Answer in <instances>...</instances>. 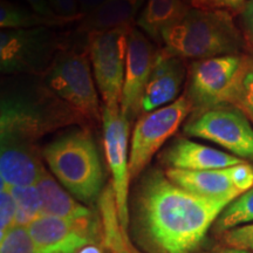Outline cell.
I'll list each match as a JSON object with an SVG mask.
<instances>
[{
  "label": "cell",
  "instance_id": "obj_1",
  "mask_svg": "<svg viewBox=\"0 0 253 253\" xmlns=\"http://www.w3.org/2000/svg\"><path fill=\"white\" fill-rule=\"evenodd\" d=\"M136 204L141 229L154 245L166 253H189L230 203L196 196L153 170L141 183Z\"/></svg>",
  "mask_w": 253,
  "mask_h": 253
},
{
  "label": "cell",
  "instance_id": "obj_2",
  "mask_svg": "<svg viewBox=\"0 0 253 253\" xmlns=\"http://www.w3.org/2000/svg\"><path fill=\"white\" fill-rule=\"evenodd\" d=\"M164 49L183 60L243 54L246 42L225 9L190 8L179 24L162 34Z\"/></svg>",
  "mask_w": 253,
  "mask_h": 253
},
{
  "label": "cell",
  "instance_id": "obj_3",
  "mask_svg": "<svg viewBox=\"0 0 253 253\" xmlns=\"http://www.w3.org/2000/svg\"><path fill=\"white\" fill-rule=\"evenodd\" d=\"M84 122L80 114L49 90L37 97L13 95L1 100L0 141L31 144L61 126Z\"/></svg>",
  "mask_w": 253,
  "mask_h": 253
},
{
  "label": "cell",
  "instance_id": "obj_4",
  "mask_svg": "<svg viewBox=\"0 0 253 253\" xmlns=\"http://www.w3.org/2000/svg\"><path fill=\"white\" fill-rule=\"evenodd\" d=\"M49 169L66 189L82 202L101 195L103 171L96 145L86 129L71 131L43 149Z\"/></svg>",
  "mask_w": 253,
  "mask_h": 253
},
{
  "label": "cell",
  "instance_id": "obj_5",
  "mask_svg": "<svg viewBox=\"0 0 253 253\" xmlns=\"http://www.w3.org/2000/svg\"><path fill=\"white\" fill-rule=\"evenodd\" d=\"M88 52L58 53L46 73L48 90L80 114L84 121L102 120L99 95Z\"/></svg>",
  "mask_w": 253,
  "mask_h": 253
},
{
  "label": "cell",
  "instance_id": "obj_6",
  "mask_svg": "<svg viewBox=\"0 0 253 253\" xmlns=\"http://www.w3.org/2000/svg\"><path fill=\"white\" fill-rule=\"evenodd\" d=\"M246 54L225 55L218 58L196 60L188 67L186 91L192 112L220 106H230L240 73L244 67Z\"/></svg>",
  "mask_w": 253,
  "mask_h": 253
},
{
  "label": "cell",
  "instance_id": "obj_7",
  "mask_svg": "<svg viewBox=\"0 0 253 253\" xmlns=\"http://www.w3.org/2000/svg\"><path fill=\"white\" fill-rule=\"evenodd\" d=\"M134 27L123 26L89 34V59L104 108H120L125 81L128 37Z\"/></svg>",
  "mask_w": 253,
  "mask_h": 253
},
{
  "label": "cell",
  "instance_id": "obj_8",
  "mask_svg": "<svg viewBox=\"0 0 253 253\" xmlns=\"http://www.w3.org/2000/svg\"><path fill=\"white\" fill-rule=\"evenodd\" d=\"M191 112V103L183 95L168 106L142 114L135 123L131 135L130 179L136 178L143 171L154 155L178 130Z\"/></svg>",
  "mask_w": 253,
  "mask_h": 253
},
{
  "label": "cell",
  "instance_id": "obj_9",
  "mask_svg": "<svg viewBox=\"0 0 253 253\" xmlns=\"http://www.w3.org/2000/svg\"><path fill=\"white\" fill-rule=\"evenodd\" d=\"M183 130L219 145L240 160L253 161L252 123L236 107L220 106L196 113Z\"/></svg>",
  "mask_w": 253,
  "mask_h": 253
},
{
  "label": "cell",
  "instance_id": "obj_10",
  "mask_svg": "<svg viewBox=\"0 0 253 253\" xmlns=\"http://www.w3.org/2000/svg\"><path fill=\"white\" fill-rule=\"evenodd\" d=\"M58 42L48 27L2 30L0 68L6 74H46L58 55Z\"/></svg>",
  "mask_w": 253,
  "mask_h": 253
},
{
  "label": "cell",
  "instance_id": "obj_11",
  "mask_svg": "<svg viewBox=\"0 0 253 253\" xmlns=\"http://www.w3.org/2000/svg\"><path fill=\"white\" fill-rule=\"evenodd\" d=\"M103 148L112 173L114 195L121 226L126 235L129 226V183H130V151L129 132L130 122L122 115L121 108H103Z\"/></svg>",
  "mask_w": 253,
  "mask_h": 253
},
{
  "label": "cell",
  "instance_id": "obj_12",
  "mask_svg": "<svg viewBox=\"0 0 253 253\" xmlns=\"http://www.w3.org/2000/svg\"><path fill=\"white\" fill-rule=\"evenodd\" d=\"M157 55L158 50L150 38L132 27L128 37L125 81L120 104L122 115L129 122L142 115V100Z\"/></svg>",
  "mask_w": 253,
  "mask_h": 253
},
{
  "label": "cell",
  "instance_id": "obj_13",
  "mask_svg": "<svg viewBox=\"0 0 253 253\" xmlns=\"http://www.w3.org/2000/svg\"><path fill=\"white\" fill-rule=\"evenodd\" d=\"M38 253H75L91 245L96 235L93 218L69 220L40 216L28 225Z\"/></svg>",
  "mask_w": 253,
  "mask_h": 253
},
{
  "label": "cell",
  "instance_id": "obj_14",
  "mask_svg": "<svg viewBox=\"0 0 253 253\" xmlns=\"http://www.w3.org/2000/svg\"><path fill=\"white\" fill-rule=\"evenodd\" d=\"M186 77L188 68L184 60L169 54L164 48L158 50L156 63L142 100V114L175 102Z\"/></svg>",
  "mask_w": 253,
  "mask_h": 253
},
{
  "label": "cell",
  "instance_id": "obj_15",
  "mask_svg": "<svg viewBox=\"0 0 253 253\" xmlns=\"http://www.w3.org/2000/svg\"><path fill=\"white\" fill-rule=\"evenodd\" d=\"M163 162L169 169L181 170H218L226 169L245 161L233 156L232 154L196 143L188 138H177L162 154Z\"/></svg>",
  "mask_w": 253,
  "mask_h": 253
},
{
  "label": "cell",
  "instance_id": "obj_16",
  "mask_svg": "<svg viewBox=\"0 0 253 253\" xmlns=\"http://www.w3.org/2000/svg\"><path fill=\"white\" fill-rule=\"evenodd\" d=\"M168 178L179 188L199 197L231 202L242 192L236 188L226 169L218 170H181L167 169Z\"/></svg>",
  "mask_w": 253,
  "mask_h": 253
},
{
  "label": "cell",
  "instance_id": "obj_17",
  "mask_svg": "<svg viewBox=\"0 0 253 253\" xmlns=\"http://www.w3.org/2000/svg\"><path fill=\"white\" fill-rule=\"evenodd\" d=\"M31 144L1 143L0 179L7 186L36 185L42 170Z\"/></svg>",
  "mask_w": 253,
  "mask_h": 253
},
{
  "label": "cell",
  "instance_id": "obj_18",
  "mask_svg": "<svg viewBox=\"0 0 253 253\" xmlns=\"http://www.w3.org/2000/svg\"><path fill=\"white\" fill-rule=\"evenodd\" d=\"M36 186L41 198V216L69 220H84L93 218V213L89 209L78 203L71 195L67 194L47 172L45 168L41 170Z\"/></svg>",
  "mask_w": 253,
  "mask_h": 253
},
{
  "label": "cell",
  "instance_id": "obj_19",
  "mask_svg": "<svg viewBox=\"0 0 253 253\" xmlns=\"http://www.w3.org/2000/svg\"><path fill=\"white\" fill-rule=\"evenodd\" d=\"M189 9L184 0H147L136 24L150 39L162 40L164 32L181 23Z\"/></svg>",
  "mask_w": 253,
  "mask_h": 253
},
{
  "label": "cell",
  "instance_id": "obj_20",
  "mask_svg": "<svg viewBox=\"0 0 253 253\" xmlns=\"http://www.w3.org/2000/svg\"><path fill=\"white\" fill-rule=\"evenodd\" d=\"M144 0H108L82 19L79 30L90 34L131 26Z\"/></svg>",
  "mask_w": 253,
  "mask_h": 253
},
{
  "label": "cell",
  "instance_id": "obj_21",
  "mask_svg": "<svg viewBox=\"0 0 253 253\" xmlns=\"http://www.w3.org/2000/svg\"><path fill=\"white\" fill-rule=\"evenodd\" d=\"M74 21L61 17L48 18L37 12H30L7 0L0 2V26L2 30H27V28L65 26Z\"/></svg>",
  "mask_w": 253,
  "mask_h": 253
},
{
  "label": "cell",
  "instance_id": "obj_22",
  "mask_svg": "<svg viewBox=\"0 0 253 253\" xmlns=\"http://www.w3.org/2000/svg\"><path fill=\"white\" fill-rule=\"evenodd\" d=\"M253 221V186L233 199L214 223L218 233L248 225Z\"/></svg>",
  "mask_w": 253,
  "mask_h": 253
},
{
  "label": "cell",
  "instance_id": "obj_23",
  "mask_svg": "<svg viewBox=\"0 0 253 253\" xmlns=\"http://www.w3.org/2000/svg\"><path fill=\"white\" fill-rule=\"evenodd\" d=\"M17 203L15 225L28 226L41 216V198L36 185L8 186Z\"/></svg>",
  "mask_w": 253,
  "mask_h": 253
},
{
  "label": "cell",
  "instance_id": "obj_24",
  "mask_svg": "<svg viewBox=\"0 0 253 253\" xmlns=\"http://www.w3.org/2000/svg\"><path fill=\"white\" fill-rule=\"evenodd\" d=\"M230 106L239 109L253 125V54H246L244 67L231 95Z\"/></svg>",
  "mask_w": 253,
  "mask_h": 253
},
{
  "label": "cell",
  "instance_id": "obj_25",
  "mask_svg": "<svg viewBox=\"0 0 253 253\" xmlns=\"http://www.w3.org/2000/svg\"><path fill=\"white\" fill-rule=\"evenodd\" d=\"M0 253H38L28 226L14 225L0 237Z\"/></svg>",
  "mask_w": 253,
  "mask_h": 253
},
{
  "label": "cell",
  "instance_id": "obj_26",
  "mask_svg": "<svg viewBox=\"0 0 253 253\" xmlns=\"http://www.w3.org/2000/svg\"><path fill=\"white\" fill-rule=\"evenodd\" d=\"M17 217V203H15L11 190L6 184L0 188V237H2L9 229L15 225Z\"/></svg>",
  "mask_w": 253,
  "mask_h": 253
},
{
  "label": "cell",
  "instance_id": "obj_27",
  "mask_svg": "<svg viewBox=\"0 0 253 253\" xmlns=\"http://www.w3.org/2000/svg\"><path fill=\"white\" fill-rule=\"evenodd\" d=\"M223 239L227 246L248 250L253 253V223L226 231Z\"/></svg>",
  "mask_w": 253,
  "mask_h": 253
},
{
  "label": "cell",
  "instance_id": "obj_28",
  "mask_svg": "<svg viewBox=\"0 0 253 253\" xmlns=\"http://www.w3.org/2000/svg\"><path fill=\"white\" fill-rule=\"evenodd\" d=\"M233 184L240 192L248 191L253 186V167L251 164L243 162L227 168Z\"/></svg>",
  "mask_w": 253,
  "mask_h": 253
},
{
  "label": "cell",
  "instance_id": "obj_29",
  "mask_svg": "<svg viewBox=\"0 0 253 253\" xmlns=\"http://www.w3.org/2000/svg\"><path fill=\"white\" fill-rule=\"evenodd\" d=\"M48 2L58 17L69 19L72 21H81L84 18L79 9L78 0H48Z\"/></svg>",
  "mask_w": 253,
  "mask_h": 253
},
{
  "label": "cell",
  "instance_id": "obj_30",
  "mask_svg": "<svg viewBox=\"0 0 253 253\" xmlns=\"http://www.w3.org/2000/svg\"><path fill=\"white\" fill-rule=\"evenodd\" d=\"M242 20L250 40L253 42V0H248L242 8Z\"/></svg>",
  "mask_w": 253,
  "mask_h": 253
},
{
  "label": "cell",
  "instance_id": "obj_31",
  "mask_svg": "<svg viewBox=\"0 0 253 253\" xmlns=\"http://www.w3.org/2000/svg\"><path fill=\"white\" fill-rule=\"evenodd\" d=\"M27 1L31 5V7L34 9V12H37L40 15L48 18H58V15L53 12L52 7H50L48 0H27Z\"/></svg>",
  "mask_w": 253,
  "mask_h": 253
},
{
  "label": "cell",
  "instance_id": "obj_32",
  "mask_svg": "<svg viewBox=\"0 0 253 253\" xmlns=\"http://www.w3.org/2000/svg\"><path fill=\"white\" fill-rule=\"evenodd\" d=\"M106 1H108V0H78V5L81 14H84L86 17L87 14H89L96 8H99Z\"/></svg>",
  "mask_w": 253,
  "mask_h": 253
},
{
  "label": "cell",
  "instance_id": "obj_33",
  "mask_svg": "<svg viewBox=\"0 0 253 253\" xmlns=\"http://www.w3.org/2000/svg\"><path fill=\"white\" fill-rule=\"evenodd\" d=\"M186 5L197 9H218L217 0H184Z\"/></svg>",
  "mask_w": 253,
  "mask_h": 253
},
{
  "label": "cell",
  "instance_id": "obj_34",
  "mask_svg": "<svg viewBox=\"0 0 253 253\" xmlns=\"http://www.w3.org/2000/svg\"><path fill=\"white\" fill-rule=\"evenodd\" d=\"M248 0H217L218 9H225V11H230V9H240L244 7L245 2Z\"/></svg>",
  "mask_w": 253,
  "mask_h": 253
},
{
  "label": "cell",
  "instance_id": "obj_35",
  "mask_svg": "<svg viewBox=\"0 0 253 253\" xmlns=\"http://www.w3.org/2000/svg\"><path fill=\"white\" fill-rule=\"evenodd\" d=\"M208 253H252V252L248 251V250L231 248V246H227V248H225V249H220V250H217V251L208 252Z\"/></svg>",
  "mask_w": 253,
  "mask_h": 253
},
{
  "label": "cell",
  "instance_id": "obj_36",
  "mask_svg": "<svg viewBox=\"0 0 253 253\" xmlns=\"http://www.w3.org/2000/svg\"><path fill=\"white\" fill-rule=\"evenodd\" d=\"M79 253H102L101 252V250L99 248H96V246L94 245H87L84 246V248H82Z\"/></svg>",
  "mask_w": 253,
  "mask_h": 253
},
{
  "label": "cell",
  "instance_id": "obj_37",
  "mask_svg": "<svg viewBox=\"0 0 253 253\" xmlns=\"http://www.w3.org/2000/svg\"><path fill=\"white\" fill-rule=\"evenodd\" d=\"M177 253H186V252H177Z\"/></svg>",
  "mask_w": 253,
  "mask_h": 253
}]
</instances>
